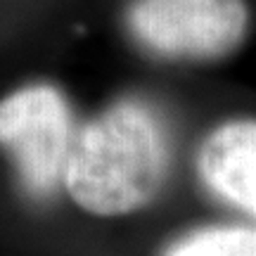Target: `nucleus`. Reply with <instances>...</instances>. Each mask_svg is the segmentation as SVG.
<instances>
[{"label":"nucleus","instance_id":"nucleus-1","mask_svg":"<svg viewBox=\"0 0 256 256\" xmlns=\"http://www.w3.org/2000/svg\"><path fill=\"white\" fill-rule=\"evenodd\" d=\"M168 159L164 119L147 102L126 98L76 130L64 188L88 214H130L156 197Z\"/></svg>","mask_w":256,"mask_h":256},{"label":"nucleus","instance_id":"nucleus-2","mask_svg":"<svg viewBox=\"0 0 256 256\" xmlns=\"http://www.w3.org/2000/svg\"><path fill=\"white\" fill-rule=\"evenodd\" d=\"M76 130L72 107L55 86L31 83L0 100V145L12 156L24 190L36 200L64 185Z\"/></svg>","mask_w":256,"mask_h":256},{"label":"nucleus","instance_id":"nucleus-3","mask_svg":"<svg viewBox=\"0 0 256 256\" xmlns=\"http://www.w3.org/2000/svg\"><path fill=\"white\" fill-rule=\"evenodd\" d=\"M126 24L152 55L206 62L242 43L249 10L244 0H136Z\"/></svg>","mask_w":256,"mask_h":256},{"label":"nucleus","instance_id":"nucleus-4","mask_svg":"<svg viewBox=\"0 0 256 256\" xmlns=\"http://www.w3.org/2000/svg\"><path fill=\"white\" fill-rule=\"evenodd\" d=\"M197 171L216 197L256 218V121H228L200 147Z\"/></svg>","mask_w":256,"mask_h":256},{"label":"nucleus","instance_id":"nucleus-5","mask_svg":"<svg viewBox=\"0 0 256 256\" xmlns=\"http://www.w3.org/2000/svg\"><path fill=\"white\" fill-rule=\"evenodd\" d=\"M164 256H256V228L214 226L176 240Z\"/></svg>","mask_w":256,"mask_h":256}]
</instances>
